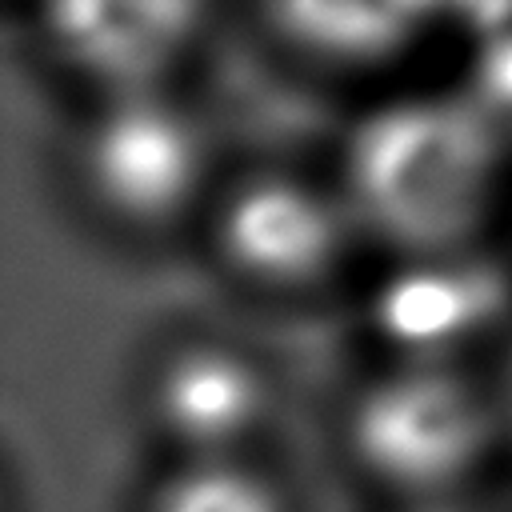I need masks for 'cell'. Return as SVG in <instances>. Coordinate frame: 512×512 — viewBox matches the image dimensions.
<instances>
[{"instance_id": "1", "label": "cell", "mask_w": 512, "mask_h": 512, "mask_svg": "<svg viewBox=\"0 0 512 512\" xmlns=\"http://www.w3.org/2000/svg\"><path fill=\"white\" fill-rule=\"evenodd\" d=\"M496 160L488 108L460 100L388 104L348 144L360 212L376 232L416 252L460 244L484 220Z\"/></svg>"}, {"instance_id": "2", "label": "cell", "mask_w": 512, "mask_h": 512, "mask_svg": "<svg viewBox=\"0 0 512 512\" xmlns=\"http://www.w3.org/2000/svg\"><path fill=\"white\" fill-rule=\"evenodd\" d=\"M360 460L392 484L436 488L472 468L488 440L480 400L452 376L412 372L372 388L352 420Z\"/></svg>"}, {"instance_id": "3", "label": "cell", "mask_w": 512, "mask_h": 512, "mask_svg": "<svg viewBox=\"0 0 512 512\" xmlns=\"http://www.w3.org/2000/svg\"><path fill=\"white\" fill-rule=\"evenodd\" d=\"M204 0H40L52 48L108 84L164 72L196 36Z\"/></svg>"}, {"instance_id": "4", "label": "cell", "mask_w": 512, "mask_h": 512, "mask_svg": "<svg viewBox=\"0 0 512 512\" xmlns=\"http://www.w3.org/2000/svg\"><path fill=\"white\" fill-rule=\"evenodd\" d=\"M96 192L132 220L172 216L196 184V144L160 104L116 108L88 148Z\"/></svg>"}, {"instance_id": "5", "label": "cell", "mask_w": 512, "mask_h": 512, "mask_svg": "<svg viewBox=\"0 0 512 512\" xmlns=\"http://www.w3.org/2000/svg\"><path fill=\"white\" fill-rule=\"evenodd\" d=\"M224 252L260 280H308L340 248L336 216L324 200L288 180L248 184L224 212Z\"/></svg>"}, {"instance_id": "6", "label": "cell", "mask_w": 512, "mask_h": 512, "mask_svg": "<svg viewBox=\"0 0 512 512\" xmlns=\"http://www.w3.org/2000/svg\"><path fill=\"white\" fill-rule=\"evenodd\" d=\"M504 280L484 264L408 268L376 296V324L404 348H444L504 308Z\"/></svg>"}, {"instance_id": "7", "label": "cell", "mask_w": 512, "mask_h": 512, "mask_svg": "<svg viewBox=\"0 0 512 512\" xmlns=\"http://www.w3.org/2000/svg\"><path fill=\"white\" fill-rule=\"evenodd\" d=\"M260 408V384L252 368L228 352L196 348L172 360L160 380V416L164 424L192 444L236 440Z\"/></svg>"}, {"instance_id": "8", "label": "cell", "mask_w": 512, "mask_h": 512, "mask_svg": "<svg viewBox=\"0 0 512 512\" xmlns=\"http://www.w3.org/2000/svg\"><path fill=\"white\" fill-rule=\"evenodd\" d=\"M452 8L456 0H276L300 44L344 60L388 56Z\"/></svg>"}, {"instance_id": "9", "label": "cell", "mask_w": 512, "mask_h": 512, "mask_svg": "<svg viewBox=\"0 0 512 512\" xmlns=\"http://www.w3.org/2000/svg\"><path fill=\"white\" fill-rule=\"evenodd\" d=\"M156 512H280L268 484L240 468H192L176 476L160 500Z\"/></svg>"}, {"instance_id": "10", "label": "cell", "mask_w": 512, "mask_h": 512, "mask_svg": "<svg viewBox=\"0 0 512 512\" xmlns=\"http://www.w3.org/2000/svg\"><path fill=\"white\" fill-rule=\"evenodd\" d=\"M476 76H480V104L512 120V28L488 36Z\"/></svg>"}]
</instances>
